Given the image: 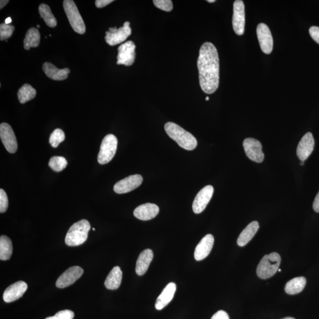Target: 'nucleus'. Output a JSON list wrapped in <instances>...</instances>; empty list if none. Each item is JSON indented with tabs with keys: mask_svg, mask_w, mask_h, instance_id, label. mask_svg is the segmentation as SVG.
I'll list each match as a JSON object with an SVG mask.
<instances>
[{
	"mask_svg": "<svg viewBox=\"0 0 319 319\" xmlns=\"http://www.w3.org/2000/svg\"><path fill=\"white\" fill-rule=\"evenodd\" d=\"M197 68L201 89L207 94L216 92L220 83V60L217 48L212 43L206 42L201 46Z\"/></svg>",
	"mask_w": 319,
	"mask_h": 319,
	"instance_id": "obj_1",
	"label": "nucleus"
},
{
	"mask_svg": "<svg viewBox=\"0 0 319 319\" xmlns=\"http://www.w3.org/2000/svg\"><path fill=\"white\" fill-rule=\"evenodd\" d=\"M165 129L168 136L185 150L191 151L197 147L196 138L178 124L169 122L165 124Z\"/></svg>",
	"mask_w": 319,
	"mask_h": 319,
	"instance_id": "obj_2",
	"label": "nucleus"
},
{
	"mask_svg": "<svg viewBox=\"0 0 319 319\" xmlns=\"http://www.w3.org/2000/svg\"><path fill=\"white\" fill-rule=\"evenodd\" d=\"M91 225L86 220H82L73 224L65 237V243L70 247L79 246L86 241Z\"/></svg>",
	"mask_w": 319,
	"mask_h": 319,
	"instance_id": "obj_3",
	"label": "nucleus"
},
{
	"mask_svg": "<svg viewBox=\"0 0 319 319\" xmlns=\"http://www.w3.org/2000/svg\"><path fill=\"white\" fill-rule=\"evenodd\" d=\"M281 263V256L277 252L263 256L256 269V275L263 280L271 278L278 271Z\"/></svg>",
	"mask_w": 319,
	"mask_h": 319,
	"instance_id": "obj_4",
	"label": "nucleus"
},
{
	"mask_svg": "<svg viewBox=\"0 0 319 319\" xmlns=\"http://www.w3.org/2000/svg\"><path fill=\"white\" fill-rule=\"evenodd\" d=\"M64 8L72 29L80 34L85 33L86 27L75 3L72 0H65Z\"/></svg>",
	"mask_w": 319,
	"mask_h": 319,
	"instance_id": "obj_5",
	"label": "nucleus"
},
{
	"mask_svg": "<svg viewBox=\"0 0 319 319\" xmlns=\"http://www.w3.org/2000/svg\"><path fill=\"white\" fill-rule=\"evenodd\" d=\"M118 140L113 134H108L103 138L98 155V162L100 165L109 164L116 153Z\"/></svg>",
	"mask_w": 319,
	"mask_h": 319,
	"instance_id": "obj_6",
	"label": "nucleus"
},
{
	"mask_svg": "<svg viewBox=\"0 0 319 319\" xmlns=\"http://www.w3.org/2000/svg\"><path fill=\"white\" fill-rule=\"evenodd\" d=\"M132 33L130 22H125L123 27L117 29L116 27L110 28L108 32H106L105 37L106 42L110 46L120 44L126 41Z\"/></svg>",
	"mask_w": 319,
	"mask_h": 319,
	"instance_id": "obj_7",
	"label": "nucleus"
},
{
	"mask_svg": "<svg viewBox=\"0 0 319 319\" xmlns=\"http://www.w3.org/2000/svg\"><path fill=\"white\" fill-rule=\"evenodd\" d=\"M232 27L238 36L244 34L245 25V13L244 3L242 0H236L234 3Z\"/></svg>",
	"mask_w": 319,
	"mask_h": 319,
	"instance_id": "obj_8",
	"label": "nucleus"
},
{
	"mask_svg": "<svg viewBox=\"0 0 319 319\" xmlns=\"http://www.w3.org/2000/svg\"><path fill=\"white\" fill-rule=\"evenodd\" d=\"M136 44L133 41H128L118 48L117 65L129 67L134 64L136 59Z\"/></svg>",
	"mask_w": 319,
	"mask_h": 319,
	"instance_id": "obj_9",
	"label": "nucleus"
},
{
	"mask_svg": "<svg viewBox=\"0 0 319 319\" xmlns=\"http://www.w3.org/2000/svg\"><path fill=\"white\" fill-rule=\"evenodd\" d=\"M246 154L252 161L261 164L264 159V154L262 150V144L254 138H246L243 142Z\"/></svg>",
	"mask_w": 319,
	"mask_h": 319,
	"instance_id": "obj_10",
	"label": "nucleus"
},
{
	"mask_svg": "<svg viewBox=\"0 0 319 319\" xmlns=\"http://www.w3.org/2000/svg\"><path fill=\"white\" fill-rule=\"evenodd\" d=\"M0 137L3 144L10 153H15L17 150V141L15 133L8 123L0 125Z\"/></svg>",
	"mask_w": 319,
	"mask_h": 319,
	"instance_id": "obj_11",
	"label": "nucleus"
},
{
	"mask_svg": "<svg viewBox=\"0 0 319 319\" xmlns=\"http://www.w3.org/2000/svg\"><path fill=\"white\" fill-rule=\"evenodd\" d=\"M143 177L140 175H134L127 177L114 185V192L118 194H124L133 191L139 187L143 182Z\"/></svg>",
	"mask_w": 319,
	"mask_h": 319,
	"instance_id": "obj_12",
	"label": "nucleus"
},
{
	"mask_svg": "<svg viewBox=\"0 0 319 319\" xmlns=\"http://www.w3.org/2000/svg\"><path fill=\"white\" fill-rule=\"evenodd\" d=\"M256 34L260 47L263 53L269 55L272 53L273 48V39L269 27L264 23H260L256 28Z\"/></svg>",
	"mask_w": 319,
	"mask_h": 319,
	"instance_id": "obj_13",
	"label": "nucleus"
},
{
	"mask_svg": "<svg viewBox=\"0 0 319 319\" xmlns=\"http://www.w3.org/2000/svg\"><path fill=\"white\" fill-rule=\"evenodd\" d=\"M84 270L79 266H74L68 269L59 277L57 281L56 286L60 289L70 286L81 277Z\"/></svg>",
	"mask_w": 319,
	"mask_h": 319,
	"instance_id": "obj_14",
	"label": "nucleus"
},
{
	"mask_svg": "<svg viewBox=\"0 0 319 319\" xmlns=\"http://www.w3.org/2000/svg\"><path fill=\"white\" fill-rule=\"evenodd\" d=\"M214 191V188L210 185L206 186L200 190L193 201L192 207L194 212L200 214L205 209L212 197Z\"/></svg>",
	"mask_w": 319,
	"mask_h": 319,
	"instance_id": "obj_15",
	"label": "nucleus"
},
{
	"mask_svg": "<svg viewBox=\"0 0 319 319\" xmlns=\"http://www.w3.org/2000/svg\"><path fill=\"white\" fill-rule=\"evenodd\" d=\"M314 147V140L310 132L301 138L297 148V155L300 161L304 162L313 152Z\"/></svg>",
	"mask_w": 319,
	"mask_h": 319,
	"instance_id": "obj_16",
	"label": "nucleus"
},
{
	"mask_svg": "<svg viewBox=\"0 0 319 319\" xmlns=\"http://www.w3.org/2000/svg\"><path fill=\"white\" fill-rule=\"evenodd\" d=\"M27 290V284L22 281L17 282L7 288L3 294V300L6 303L13 302L22 297Z\"/></svg>",
	"mask_w": 319,
	"mask_h": 319,
	"instance_id": "obj_17",
	"label": "nucleus"
},
{
	"mask_svg": "<svg viewBox=\"0 0 319 319\" xmlns=\"http://www.w3.org/2000/svg\"><path fill=\"white\" fill-rule=\"evenodd\" d=\"M214 244L212 235L207 234L201 239L195 248L194 256L196 261H202L210 254Z\"/></svg>",
	"mask_w": 319,
	"mask_h": 319,
	"instance_id": "obj_18",
	"label": "nucleus"
},
{
	"mask_svg": "<svg viewBox=\"0 0 319 319\" xmlns=\"http://www.w3.org/2000/svg\"><path fill=\"white\" fill-rule=\"evenodd\" d=\"M159 207L155 204L147 203L138 206L134 211V216L141 221L153 219L159 213Z\"/></svg>",
	"mask_w": 319,
	"mask_h": 319,
	"instance_id": "obj_19",
	"label": "nucleus"
},
{
	"mask_svg": "<svg viewBox=\"0 0 319 319\" xmlns=\"http://www.w3.org/2000/svg\"><path fill=\"white\" fill-rule=\"evenodd\" d=\"M176 290V285L174 283H170L163 290L155 304V307L158 310L164 308L173 299Z\"/></svg>",
	"mask_w": 319,
	"mask_h": 319,
	"instance_id": "obj_20",
	"label": "nucleus"
},
{
	"mask_svg": "<svg viewBox=\"0 0 319 319\" xmlns=\"http://www.w3.org/2000/svg\"><path fill=\"white\" fill-rule=\"evenodd\" d=\"M43 70L48 78L55 81H64L67 79L70 73L68 68L58 69L50 62H46L43 64Z\"/></svg>",
	"mask_w": 319,
	"mask_h": 319,
	"instance_id": "obj_21",
	"label": "nucleus"
},
{
	"mask_svg": "<svg viewBox=\"0 0 319 319\" xmlns=\"http://www.w3.org/2000/svg\"><path fill=\"white\" fill-rule=\"evenodd\" d=\"M153 256V252L150 249H145L140 253L136 263V272L137 275L143 276L147 272Z\"/></svg>",
	"mask_w": 319,
	"mask_h": 319,
	"instance_id": "obj_22",
	"label": "nucleus"
},
{
	"mask_svg": "<svg viewBox=\"0 0 319 319\" xmlns=\"http://www.w3.org/2000/svg\"><path fill=\"white\" fill-rule=\"evenodd\" d=\"M259 225L257 221H253L247 225L242 231L237 239V244L239 247H244L251 240L258 231Z\"/></svg>",
	"mask_w": 319,
	"mask_h": 319,
	"instance_id": "obj_23",
	"label": "nucleus"
},
{
	"mask_svg": "<svg viewBox=\"0 0 319 319\" xmlns=\"http://www.w3.org/2000/svg\"><path fill=\"white\" fill-rule=\"evenodd\" d=\"M123 272L119 267L114 268L105 281V286L109 290H116L120 287L122 282Z\"/></svg>",
	"mask_w": 319,
	"mask_h": 319,
	"instance_id": "obj_24",
	"label": "nucleus"
},
{
	"mask_svg": "<svg viewBox=\"0 0 319 319\" xmlns=\"http://www.w3.org/2000/svg\"><path fill=\"white\" fill-rule=\"evenodd\" d=\"M306 284V279L304 277H296L288 282L285 286L286 293L290 295L299 294L302 291Z\"/></svg>",
	"mask_w": 319,
	"mask_h": 319,
	"instance_id": "obj_25",
	"label": "nucleus"
},
{
	"mask_svg": "<svg viewBox=\"0 0 319 319\" xmlns=\"http://www.w3.org/2000/svg\"><path fill=\"white\" fill-rule=\"evenodd\" d=\"M40 41V34L39 31L32 27L30 29L26 34L24 40V47L26 50H29L32 47H37Z\"/></svg>",
	"mask_w": 319,
	"mask_h": 319,
	"instance_id": "obj_26",
	"label": "nucleus"
},
{
	"mask_svg": "<svg viewBox=\"0 0 319 319\" xmlns=\"http://www.w3.org/2000/svg\"><path fill=\"white\" fill-rule=\"evenodd\" d=\"M13 254V245L11 239L8 236L2 235L0 237V259L6 261L10 259Z\"/></svg>",
	"mask_w": 319,
	"mask_h": 319,
	"instance_id": "obj_27",
	"label": "nucleus"
},
{
	"mask_svg": "<svg viewBox=\"0 0 319 319\" xmlns=\"http://www.w3.org/2000/svg\"><path fill=\"white\" fill-rule=\"evenodd\" d=\"M18 99L21 103H25L34 98L36 95V89L29 84H24L17 93Z\"/></svg>",
	"mask_w": 319,
	"mask_h": 319,
	"instance_id": "obj_28",
	"label": "nucleus"
},
{
	"mask_svg": "<svg viewBox=\"0 0 319 319\" xmlns=\"http://www.w3.org/2000/svg\"><path fill=\"white\" fill-rule=\"evenodd\" d=\"M39 11L41 18L48 27H55L57 25V20L52 14L49 6L45 4L39 6Z\"/></svg>",
	"mask_w": 319,
	"mask_h": 319,
	"instance_id": "obj_29",
	"label": "nucleus"
},
{
	"mask_svg": "<svg viewBox=\"0 0 319 319\" xmlns=\"http://www.w3.org/2000/svg\"><path fill=\"white\" fill-rule=\"evenodd\" d=\"M68 165V162L64 157L54 156L50 160L48 166L55 172H60L64 170Z\"/></svg>",
	"mask_w": 319,
	"mask_h": 319,
	"instance_id": "obj_30",
	"label": "nucleus"
},
{
	"mask_svg": "<svg viewBox=\"0 0 319 319\" xmlns=\"http://www.w3.org/2000/svg\"><path fill=\"white\" fill-rule=\"evenodd\" d=\"M65 139V134L64 131L60 128H57L51 134L49 138V143L52 147L57 148Z\"/></svg>",
	"mask_w": 319,
	"mask_h": 319,
	"instance_id": "obj_31",
	"label": "nucleus"
},
{
	"mask_svg": "<svg viewBox=\"0 0 319 319\" xmlns=\"http://www.w3.org/2000/svg\"><path fill=\"white\" fill-rule=\"evenodd\" d=\"M15 27L10 24L2 23L0 25V40H7L11 37L15 31Z\"/></svg>",
	"mask_w": 319,
	"mask_h": 319,
	"instance_id": "obj_32",
	"label": "nucleus"
},
{
	"mask_svg": "<svg viewBox=\"0 0 319 319\" xmlns=\"http://www.w3.org/2000/svg\"><path fill=\"white\" fill-rule=\"evenodd\" d=\"M153 3L156 8L165 12H171L173 9L171 0H154Z\"/></svg>",
	"mask_w": 319,
	"mask_h": 319,
	"instance_id": "obj_33",
	"label": "nucleus"
},
{
	"mask_svg": "<svg viewBox=\"0 0 319 319\" xmlns=\"http://www.w3.org/2000/svg\"><path fill=\"white\" fill-rule=\"evenodd\" d=\"M74 313L71 310H65L58 312L53 316L48 317L45 319H73Z\"/></svg>",
	"mask_w": 319,
	"mask_h": 319,
	"instance_id": "obj_34",
	"label": "nucleus"
},
{
	"mask_svg": "<svg viewBox=\"0 0 319 319\" xmlns=\"http://www.w3.org/2000/svg\"><path fill=\"white\" fill-rule=\"evenodd\" d=\"M9 206V200L8 195L5 190L0 189V212L5 213L8 210Z\"/></svg>",
	"mask_w": 319,
	"mask_h": 319,
	"instance_id": "obj_35",
	"label": "nucleus"
},
{
	"mask_svg": "<svg viewBox=\"0 0 319 319\" xmlns=\"http://www.w3.org/2000/svg\"><path fill=\"white\" fill-rule=\"evenodd\" d=\"M309 33L312 39L319 44V27L317 26L311 27L309 29Z\"/></svg>",
	"mask_w": 319,
	"mask_h": 319,
	"instance_id": "obj_36",
	"label": "nucleus"
},
{
	"mask_svg": "<svg viewBox=\"0 0 319 319\" xmlns=\"http://www.w3.org/2000/svg\"><path fill=\"white\" fill-rule=\"evenodd\" d=\"M211 319H230V317L226 311L220 310L217 312Z\"/></svg>",
	"mask_w": 319,
	"mask_h": 319,
	"instance_id": "obj_37",
	"label": "nucleus"
},
{
	"mask_svg": "<svg viewBox=\"0 0 319 319\" xmlns=\"http://www.w3.org/2000/svg\"><path fill=\"white\" fill-rule=\"evenodd\" d=\"M113 2V0H96L95 5L96 8H103Z\"/></svg>",
	"mask_w": 319,
	"mask_h": 319,
	"instance_id": "obj_38",
	"label": "nucleus"
},
{
	"mask_svg": "<svg viewBox=\"0 0 319 319\" xmlns=\"http://www.w3.org/2000/svg\"><path fill=\"white\" fill-rule=\"evenodd\" d=\"M313 209L316 212L319 213V192L316 196H315L313 204Z\"/></svg>",
	"mask_w": 319,
	"mask_h": 319,
	"instance_id": "obj_39",
	"label": "nucleus"
},
{
	"mask_svg": "<svg viewBox=\"0 0 319 319\" xmlns=\"http://www.w3.org/2000/svg\"><path fill=\"white\" fill-rule=\"evenodd\" d=\"M9 2L8 0H1V2H0V9L2 10L8 4Z\"/></svg>",
	"mask_w": 319,
	"mask_h": 319,
	"instance_id": "obj_40",
	"label": "nucleus"
},
{
	"mask_svg": "<svg viewBox=\"0 0 319 319\" xmlns=\"http://www.w3.org/2000/svg\"><path fill=\"white\" fill-rule=\"evenodd\" d=\"M12 20L10 17H8V19H6L5 23L7 24H10V23H12Z\"/></svg>",
	"mask_w": 319,
	"mask_h": 319,
	"instance_id": "obj_41",
	"label": "nucleus"
},
{
	"mask_svg": "<svg viewBox=\"0 0 319 319\" xmlns=\"http://www.w3.org/2000/svg\"><path fill=\"white\" fill-rule=\"evenodd\" d=\"M207 2L208 3H214L216 2V0H207Z\"/></svg>",
	"mask_w": 319,
	"mask_h": 319,
	"instance_id": "obj_42",
	"label": "nucleus"
},
{
	"mask_svg": "<svg viewBox=\"0 0 319 319\" xmlns=\"http://www.w3.org/2000/svg\"><path fill=\"white\" fill-rule=\"evenodd\" d=\"M282 319H296V318H294L291 317H285V318H283Z\"/></svg>",
	"mask_w": 319,
	"mask_h": 319,
	"instance_id": "obj_43",
	"label": "nucleus"
},
{
	"mask_svg": "<svg viewBox=\"0 0 319 319\" xmlns=\"http://www.w3.org/2000/svg\"><path fill=\"white\" fill-rule=\"evenodd\" d=\"M304 162H303V161H301V162H300V165H301V166H303V165H304Z\"/></svg>",
	"mask_w": 319,
	"mask_h": 319,
	"instance_id": "obj_44",
	"label": "nucleus"
},
{
	"mask_svg": "<svg viewBox=\"0 0 319 319\" xmlns=\"http://www.w3.org/2000/svg\"><path fill=\"white\" fill-rule=\"evenodd\" d=\"M206 100H209V97H208V96H207V97H206Z\"/></svg>",
	"mask_w": 319,
	"mask_h": 319,
	"instance_id": "obj_45",
	"label": "nucleus"
},
{
	"mask_svg": "<svg viewBox=\"0 0 319 319\" xmlns=\"http://www.w3.org/2000/svg\"><path fill=\"white\" fill-rule=\"evenodd\" d=\"M278 271H279V272H282V270H281V269H279Z\"/></svg>",
	"mask_w": 319,
	"mask_h": 319,
	"instance_id": "obj_46",
	"label": "nucleus"
},
{
	"mask_svg": "<svg viewBox=\"0 0 319 319\" xmlns=\"http://www.w3.org/2000/svg\"><path fill=\"white\" fill-rule=\"evenodd\" d=\"M37 28H39L40 26L39 25H37Z\"/></svg>",
	"mask_w": 319,
	"mask_h": 319,
	"instance_id": "obj_47",
	"label": "nucleus"
}]
</instances>
